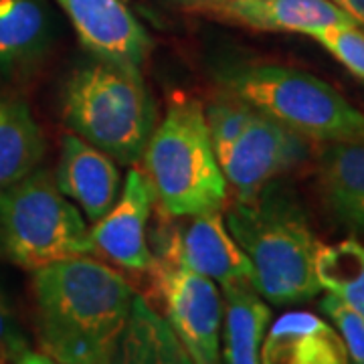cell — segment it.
Here are the masks:
<instances>
[{"label":"cell","mask_w":364,"mask_h":364,"mask_svg":"<svg viewBox=\"0 0 364 364\" xmlns=\"http://www.w3.org/2000/svg\"><path fill=\"white\" fill-rule=\"evenodd\" d=\"M37 332L61 364H95L130 318L134 289L114 267L90 255L33 272Z\"/></svg>","instance_id":"obj_1"},{"label":"cell","mask_w":364,"mask_h":364,"mask_svg":"<svg viewBox=\"0 0 364 364\" xmlns=\"http://www.w3.org/2000/svg\"><path fill=\"white\" fill-rule=\"evenodd\" d=\"M227 229L247 255L261 298L275 306L301 304L316 298L318 284L314 259L318 239L299 207L269 184L247 200H235Z\"/></svg>","instance_id":"obj_2"},{"label":"cell","mask_w":364,"mask_h":364,"mask_svg":"<svg viewBox=\"0 0 364 364\" xmlns=\"http://www.w3.org/2000/svg\"><path fill=\"white\" fill-rule=\"evenodd\" d=\"M67 126L119 164H136L156 128V107L138 67L97 59L65 85Z\"/></svg>","instance_id":"obj_3"},{"label":"cell","mask_w":364,"mask_h":364,"mask_svg":"<svg viewBox=\"0 0 364 364\" xmlns=\"http://www.w3.org/2000/svg\"><path fill=\"white\" fill-rule=\"evenodd\" d=\"M144 172L158 210L168 217L221 210L227 181L200 102H172L144 152Z\"/></svg>","instance_id":"obj_4"},{"label":"cell","mask_w":364,"mask_h":364,"mask_svg":"<svg viewBox=\"0 0 364 364\" xmlns=\"http://www.w3.org/2000/svg\"><path fill=\"white\" fill-rule=\"evenodd\" d=\"M221 81L227 93L306 140L364 144L363 112L312 73L275 63H253L229 69Z\"/></svg>","instance_id":"obj_5"},{"label":"cell","mask_w":364,"mask_h":364,"mask_svg":"<svg viewBox=\"0 0 364 364\" xmlns=\"http://www.w3.org/2000/svg\"><path fill=\"white\" fill-rule=\"evenodd\" d=\"M0 249L28 272L91 255L87 225L47 170L0 191Z\"/></svg>","instance_id":"obj_6"},{"label":"cell","mask_w":364,"mask_h":364,"mask_svg":"<svg viewBox=\"0 0 364 364\" xmlns=\"http://www.w3.org/2000/svg\"><path fill=\"white\" fill-rule=\"evenodd\" d=\"M146 273L150 275L152 298L164 312L162 318L195 364H223V294L217 284L200 273L158 259Z\"/></svg>","instance_id":"obj_7"},{"label":"cell","mask_w":364,"mask_h":364,"mask_svg":"<svg viewBox=\"0 0 364 364\" xmlns=\"http://www.w3.org/2000/svg\"><path fill=\"white\" fill-rule=\"evenodd\" d=\"M148 243L154 259L200 273L221 287L253 279L247 255L229 233L219 210L181 217L162 215Z\"/></svg>","instance_id":"obj_8"},{"label":"cell","mask_w":364,"mask_h":364,"mask_svg":"<svg viewBox=\"0 0 364 364\" xmlns=\"http://www.w3.org/2000/svg\"><path fill=\"white\" fill-rule=\"evenodd\" d=\"M304 140L277 119L255 109L241 136L217 156L225 181L239 196L237 200L255 196L273 178L291 168L306 152Z\"/></svg>","instance_id":"obj_9"},{"label":"cell","mask_w":364,"mask_h":364,"mask_svg":"<svg viewBox=\"0 0 364 364\" xmlns=\"http://www.w3.org/2000/svg\"><path fill=\"white\" fill-rule=\"evenodd\" d=\"M156 198L146 172L130 168L122 193L107 215L90 229L91 253L134 273H146L154 255L148 243V221Z\"/></svg>","instance_id":"obj_10"},{"label":"cell","mask_w":364,"mask_h":364,"mask_svg":"<svg viewBox=\"0 0 364 364\" xmlns=\"http://www.w3.org/2000/svg\"><path fill=\"white\" fill-rule=\"evenodd\" d=\"M79 41L97 59L140 67L150 51V37L122 0H57Z\"/></svg>","instance_id":"obj_11"},{"label":"cell","mask_w":364,"mask_h":364,"mask_svg":"<svg viewBox=\"0 0 364 364\" xmlns=\"http://www.w3.org/2000/svg\"><path fill=\"white\" fill-rule=\"evenodd\" d=\"M195 6L217 21L269 33L312 37L330 26L356 25L332 0H208Z\"/></svg>","instance_id":"obj_12"},{"label":"cell","mask_w":364,"mask_h":364,"mask_svg":"<svg viewBox=\"0 0 364 364\" xmlns=\"http://www.w3.org/2000/svg\"><path fill=\"white\" fill-rule=\"evenodd\" d=\"M57 188L77 203L91 223L100 221L119 196L122 178L116 160L79 136L69 134L61 144V158L55 174Z\"/></svg>","instance_id":"obj_13"},{"label":"cell","mask_w":364,"mask_h":364,"mask_svg":"<svg viewBox=\"0 0 364 364\" xmlns=\"http://www.w3.org/2000/svg\"><path fill=\"white\" fill-rule=\"evenodd\" d=\"M261 364H348L338 330L310 312H287L265 332Z\"/></svg>","instance_id":"obj_14"},{"label":"cell","mask_w":364,"mask_h":364,"mask_svg":"<svg viewBox=\"0 0 364 364\" xmlns=\"http://www.w3.org/2000/svg\"><path fill=\"white\" fill-rule=\"evenodd\" d=\"M95 364H195V360L168 322L142 296H134L124 330Z\"/></svg>","instance_id":"obj_15"},{"label":"cell","mask_w":364,"mask_h":364,"mask_svg":"<svg viewBox=\"0 0 364 364\" xmlns=\"http://www.w3.org/2000/svg\"><path fill=\"white\" fill-rule=\"evenodd\" d=\"M269 306L251 282L223 287V364H261Z\"/></svg>","instance_id":"obj_16"},{"label":"cell","mask_w":364,"mask_h":364,"mask_svg":"<svg viewBox=\"0 0 364 364\" xmlns=\"http://www.w3.org/2000/svg\"><path fill=\"white\" fill-rule=\"evenodd\" d=\"M320 191L340 223L364 233V144H328L320 156Z\"/></svg>","instance_id":"obj_17"},{"label":"cell","mask_w":364,"mask_h":364,"mask_svg":"<svg viewBox=\"0 0 364 364\" xmlns=\"http://www.w3.org/2000/svg\"><path fill=\"white\" fill-rule=\"evenodd\" d=\"M45 138L28 105L0 97V191L39 168Z\"/></svg>","instance_id":"obj_18"},{"label":"cell","mask_w":364,"mask_h":364,"mask_svg":"<svg viewBox=\"0 0 364 364\" xmlns=\"http://www.w3.org/2000/svg\"><path fill=\"white\" fill-rule=\"evenodd\" d=\"M314 269L320 287L364 318V245L360 241L344 239L334 245H318Z\"/></svg>","instance_id":"obj_19"},{"label":"cell","mask_w":364,"mask_h":364,"mask_svg":"<svg viewBox=\"0 0 364 364\" xmlns=\"http://www.w3.org/2000/svg\"><path fill=\"white\" fill-rule=\"evenodd\" d=\"M47 39V16L37 0H0V65L33 57Z\"/></svg>","instance_id":"obj_20"},{"label":"cell","mask_w":364,"mask_h":364,"mask_svg":"<svg viewBox=\"0 0 364 364\" xmlns=\"http://www.w3.org/2000/svg\"><path fill=\"white\" fill-rule=\"evenodd\" d=\"M253 114H255V107H251L231 93L223 95L208 105L205 117H207L208 134H210L217 156L241 136V132L245 130Z\"/></svg>","instance_id":"obj_21"},{"label":"cell","mask_w":364,"mask_h":364,"mask_svg":"<svg viewBox=\"0 0 364 364\" xmlns=\"http://www.w3.org/2000/svg\"><path fill=\"white\" fill-rule=\"evenodd\" d=\"M316 39L336 61L364 81V31L358 25L330 26L314 33Z\"/></svg>","instance_id":"obj_22"},{"label":"cell","mask_w":364,"mask_h":364,"mask_svg":"<svg viewBox=\"0 0 364 364\" xmlns=\"http://www.w3.org/2000/svg\"><path fill=\"white\" fill-rule=\"evenodd\" d=\"M320 310L334 322L346 346L348 364H364V318L332 294L320 301Z\"/></svg>","instance_id":"obj_23"},{"label":"cell","mask_w":364,"mask_h":364,"mask_svg":"<svg viewBox=\"0 0 364 364\" xmlns=\"http://www.w3.org/2000/svg\"><path fill=\"white\" fill-rule=\"evenodd\" d=\"M28 350L23 328L16 320L11 301L0 287V360L14 363L21 354Z\"/></svg>","instance_id":"obj_24"},{"label":"cell","mask_w":364,"mask_h":364,"mask_svg":"<svg viewBox=\"0 0 364 364\" xmlns=\"http://www.w3.org/2000/svg\"><path fill=\"white\" fill-rule=\"evenodd\" d=\"M356 25L364 26V0H332Z\"/></svg>","instance_id":"obj_25"},{"label":"cell","mask_w":364,"mask_h":364,"mask_svg":"<svg viewBox=\"0 0 364 364\" xmlns=\"http://www.w3.org/2000/svg\"><path fill=\"white\" fill-rule=\"evenodd\" d=\"M11 364H61V363H57V360L51 358L49 354H39V352L26 350L25 354H21V356Z\"/></svg>","instance_id":"obj_26"},{"label":"cell","mask_w":364,"mask_h":364,"mask_svg":"<svg viewBox=\"0 0 364 364\" xmlns=\"http://www.w3.org/2000/svg\"><path fill=\"white\" fill-rule=\"evenodd\" d=\"M184 2H191V4H200V2H208V0H184Z\"/></svg>","instance_id":"obj_27"},{"label":"cell","mask_w":364,"mask_h":364,"mask_svg":"<svg viewBox=\"0 0 364 364\" xmlns=\"http://www.w3.org/2000/svg\"><path fill=\"white\" fill-rule=\"evenodd\" d=\"M0 364H4V363H2V360H0Z\"/></svg>","instance_id":"obj_28"}]
</instances>
